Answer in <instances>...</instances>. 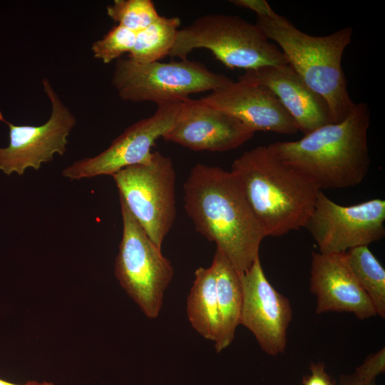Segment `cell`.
<instances>
[{
    "instance_id": "obj_1",
    "label": "cell",
    "mask_w": 385,
    "mask_h": 385,
    "mask_svg": "<svg viewBox=\"0 0 385 385\" xmlns=\"http://www.w3.org/2000/svg\"><path fill=\"white\" fill-rule=\"evenodd\" d=\"M183 188L185 210L196 230L214 242L240 274L247 271L267 236L235 175L198 163Z\"/></svg>"
},
{
    "instance_id": "obj_2",
    "label": "cell",
    "mask_w": 385,
    "mask_h": 385,
    "mask_svg": "<svg viewBox=\"0 0 385 385\" xmlns=\"http://www.w3.org/2000/svg\"><path fill=\"white\" fill-rule=\"evenodd\" d=\"M369 125L368 106L356 103L339 123L323 125L296 141L276 142L267 147L320 190L354 187L364 180L371 164L367 143Z\"/></svg>"
},
{
    "instance_id": "obj_3",
    "label": "cell",
    "mask_w": 385,
    "mask_h": 385,
    "mask_svg": "<svg viewBox=\"0 0 385 385\" xmlns=\"http://www.w3.org/2000/svg\"><path fill=\"white\" fill-rule=\"evenodd\" d=\"M230 171L266 236L304 227L320 190L306 175L279 159L267 145L243 153Z\"/></svg>"
},
{
    "instance_id": "obj_4",
    "label": "cell",
    "mask_w": 385,
    "mask_h": 385,
    "mask_svg": "<svg viewBox=\"0 0 385 385\" xmlns=\"http://www.w3.org/2000/svg\"><path fill=\"white\" fill-rule=\"evenodd\" d=\"M255 25L268 40L277 44L304 82L325 100L332 123L345 119L356 104L349 96L342 66L343 53L351 41L352 28L315 36L300 31L278 14L274 18L257 16Z\"/></svg>"
},
{
    "instance_id": "obj_5",
    "label": "cell",
    "mask_w": 385,
    "mask_h": 385,
    "mask_svg": "<svg viewBox=\"0 0 385 385\" xmlns=\"http://www.w3.org/2000/svg\"><path fill=\"white\" fill-rule=\"evenodd\" d=\"M205 48L227 68L253 70L288 64L275 44L260 29L239 16L207 14L178 30L169 56L187 59L193 50Z\"/></svg>"
},
{
    "instance_id": "obj_6",
    "label": "cell",
    "mask_w": 385,
    "mask_h": 385,
    "mask_svg": "<svg viewBox=\"0 0 385 385\" xmlns=\"http://www.w3.org/2000/svg\"><path fill=\"white\" fill-rule=\"evenodd\" d=\"M232 80L202 63L183 59L168 63H140L128 58L117 59L111 83L125 101L182 102L192 93L213 90Z\"/></svg>"
},
{
    "instance_id": "obj_7",
    "label": "cell",
    "mask_w": 385,
    "mask_h": 385,
    "mask_svg": "<svg viewBox=\"0 0 385 385\" xmlns=\"http://www.w3.org/2000/svg\"><path fill=\"white\" fill-rule=\"evenodd\" d=\"M132 215L160 249L176 217V175L170 158L153 152L148 162L112 175Z\"/></svg>"
},
{
    "instance_id": "obj_8",
    "label": "cell",
    "mask_w": 385,
    "mask_h": 385,
    "mask_svg": "<svg viewBox=\"0 0 385 385\" xmlns=\"http://www.w3.org/2000/svg\"><path fill=\"white\" fill-rule=\"evenodd\" d=\"M120 202L123 235L115 259V274L144 314L155 319L173 278V267L120 198Z\"/></svg>"
},
{
    "instance_id": "obj_9",
    "label": "cell",
    "mask_w": 385,
    "mask_h": 385,
    "mask_svg": "<svg viewBox=\"0 0 385 385\" xmlns=\"http://www.w3.org/2000/svg\"><path fill=\"white\" fill-rule=\"evenodd\" d=\"M384 222V200L374 198L344 206L320 190L304 227L316 242L319 252L343 253L381 240Z\"/></svg>"
},
{
    "instance_id": "obj_10",
    "label": "cell",
    "mask_w": 385,
    "mask_h": 385,
    "mask_svg": "<svg viewBox=\"0 0 385 385\" xmlns=\"http://www.w3.org/2000/svg\"><path fill=\"white\" fill-rule=\"evenodd\" d=\"M43 89L51 105L48 120L41 125H16L6 120L0 111V121L9 130V144L0 148V170L22 175L28 168L38 170L55 154L66 151L68 136L76 124V118L60 98L48 79L42 80Z\"/></svg>"
},
{
    "instance_id": "obj_11",
    "label": "cell",
    "mask_w": 385,
    "mask_h": 385,
    "mask_svg": "<svg viewBox=\"0 0 385 385\" xmlns=\"http://www.w3.org/2000/svg\"><path fill=\"white\" fill-rule=\"evenodd\" d=\"M182 105L183 101L158 104L151 116L128 127L107 149L74 162L63 169L62 175L71 180L112 175L124 168L148 162L153 155L151 148L173 126Z\"/></svg>"
},
{
    "instance_id": "obj_12",
    "label": "cell",
    "mask_w": 385,
    "mask_h": 385,
    "mask_svg": "<svg viewBox=\"0 0 385 385\" xmlns=\"http://www.w3.org/2000/svg\"><path fill=\"white\" fill-rule=\"evenodd\" d=\"M240 281L242 304L240 324L253 334L266 354L274 356L284 353L292 318L290 301L268 281L260 257L240 274Z\"/></svg>"
},
{
    "instance_id": "obj_13",
    "label": "cell",
    "mask_w": 385,
    "mask_h": 385,
    "mask_svg": "<svg viewBox=\"0 0 385 385\" xmlns=\"http://www.w3.org/2000/svg\"><path fill=\"white\" fill-rule=\"evenodd\" d=\"M254 132L201 99L183 101L178 118L162 138L193 150L224 152L250 140Z\"/></svg>"
},
{
    "instance_id": "obj_14",
    "label": "cell",
    "mask_w": 385,
    "mask_h": 385,
    "mask_svg": "<svg viewBox=\"0 0 385 385\" xmlns=\"http://www.w3.org/2000/svg\"><path fill=\"white\" fill-rule=\"evenodd\" d=\"M200 99L235 118L254 133L294 135L299 131L277 96L262 85L231 81Z\"/></svg>"
},
{
    "instance_id": "obj_15",
    "label": "cell",
    "mask_w": 385,
    "mask_h": 385,
    "mask_svg": "<svg viewBox=\"0 0 385 385\" xmlns=\"http://www.w3.org/2000/svg\"><path fill=\"white\" fill-rule=\"evenodd\" d=\"M309 290L317 297V314L349 312L361 320L376 315L350 269L345 252H312Z\"/></svg>"
},
{
    "instance_id": "obj_16",
    "label": "cell",
    "mask_w": 385,
    "mask_h": 385,
    "mask_svg": "<svg viewBox=\"0 0 385 385\" xmlns=\"http://www.w3.org/2000/svg\"><path fill=\"white\" fill-rule=\"evenodd\" d=\"M238 80L262 85L272 91L304 135L333 123L325 100L312 91L289 64L247 70Z\"/></svg>"
},
{
    "instance_id": "obj_17",
    "label": "cell",
    "mask_w": 385,
    "mask_h": 385,
    "mask_svg": "<svg viewBox=\"0 0 385 385\" xmlns=\"http://www.w3.org/2000/svg\"><path fill=\"white\" fill-rule=\"evenodd\" d=\"M211 267L215 277L220 323L215 349L219 353L228 347L235 338L240 320L242 290L240 274L217 248Z\"/></svg>"
},
{
    "instance_id": "obj_18",
    "label": "cell",
    "mask_w": 385,
    "mask_h": 385,
    "mask_svg": "<svg viewBox=\"0 0 385 385\" xmlns=\"http://www.w3.org/2000/svg\"><path fill=\"white\" fill-rule=\"evenodd\" d=\"M187 298V314L192 327L202 337L217 340L219 317L216 282L212 267H199Z\"/></svg>"
},
{
    "instance_id": "obj_19",
    "label": "cell",
    "mask_w": 385,
    "mask_h": 385,
    "mask_svg": "<svg viewBox=\"0 0 385 385\" xmlns=\"http://www.w3.org/2000/svg\"><path fill=\"white\" fill-rule=\"evenodd\" d=\"M180 23L178 17L159 16L148 27L136 33L134 46L128 58L136 63H148L169 56Z\"/></svg>"
},
{
    "instance_id": "obj_20",
    "label": "cell",
    "mask_w": 385,
    "mask_h": 385,
    "mask_svg": "<svg viewBox=\"0 0 385 385\" xmlns=\"http://www.w3.org/2000/svg\"><path fill=\"white\" fill-rule=\"evenodd\" d=\"M348 264L359 284L369 298L376 315L385 318V270L368 246L345 252Z\"/></svg>"
},
{
    "instance_id": "obj_21",
    "label": "cell",
    "mask_w": 385,
    "mask_h": 385,
    "mask_svg": "<svg viewBox=\"0 0 385 385\" xmlns=\"http://www.w3.org/2000/svg\"><path fill=\"white\" fill-rule=\"evenodd\" d=\"M106 11L118 24L135 33L148 27L160 16L150 0H115L107 6Z\"/></svg>"
},
{
    "instance_id": "obj_22",
    "label": "cell",
    "mask_w": 385,
    "mask_h": 385,
    "mask_svg": "<svg viewBox=\"0 0 385 385\" xmlns=\"http://www.w3.org/2000/svg\"><path fill=\"white\" fill-rule=\"evenodd\" d=\"M135 38V32L117 24L101 39L93 43L91 51L96 58L109 63L123 53H130Z\"/></svg>"
},
{
    "instance_id": "obj_23",
    "label": "cell",
    "mask_w": 385,
    "mask_h": 385,
    "mask_svg": "<svg viewBox=\"0 0 385 385\" xmlns=\"http://www.w3.org/2000/svg\"><path fill=\"white\" fill-rule=\"evenodd\" d=\"M384 371L385 348L383 347L377 352L369 355L352 374L359 380L371 382L375 381L376 376Z\"/></svg>"
},
{
    "instance_id": "obj_24",
    "label": "cell",
    "mask_w": 385,
    "mask_h": 385,
    "mask_svg": "<svg viewBox=\"0 0 385 385\" xmlns=\"http://www.w3.org/2000/svg\"><path fill=\"white\" fill-rule=\"evenodd\" d=\"M310 371V374L303 378V385H336L334 381L327 373L324 363H312Z\"/></svg>"
},
{
    "instance_id": "obj_25",
    "label": "cell",
    "mask_w": 385,
    "mask_h": 385,
    "mask_svg": "<svg viewBox=\"0 0 385 385\" xmlns=\"http://www.w3.org/2000/svg\"><path fill=\"white\" fill-rule=\"evenodd\" d=\"M230 2L237 6L250 9L255 12L257 16L274 18L277 15L265 0H232Z\"/></svg>"
},
{
    "instance_id": "obj_26",
    "label": "cell",
    "mask_w": 385,
    "mask_h": 385,
    "mask_svg": "<svg viewBox=\"0 0 385 385\" xmlns=\"http://www.w3.org/2000/svg\"><path fill=\"white\" fill-rule=\"evenodd\" d=\"M339 385H377L375 381L366 382L357 379L353 374L342 376Z\"/></svg>"
},
{
    "instance_id": "obj_27",
    "label": "cell",
    "mask_w": 385,
    "mask_h": 385,
    "mask_svg": "<svg viewBox=\"0 0 385 385\" xmlns=\"http://www.w3.org/2000/svg\"><path fill=\"white\" fill-rule=\"evenodd\" d=\"M0 385H53V384L51 382H48V381L38 382L36 381H29L24 384H16L11 383L9 381H6L0 379Z\"/></svg>"
}]
</instances>
